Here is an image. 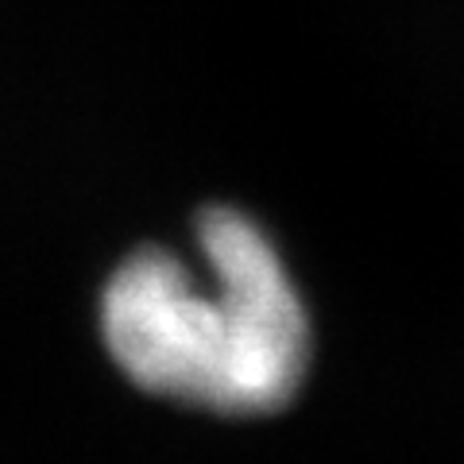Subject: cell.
<instances>
[{
  "label": "cell",
  "instance_id": "6da1fadb",
  "mask_svg": "<svg viewBox=\"0 0 464 464\" xmlns=\"http://www.w3.org/2000/svg\"><path fill=\"white\" fill-rule=\"evenodd\" d=\"M198 264L128 252L101 286L97 333L136 391L217 418H264L310 375V310L264 225L232 206L194 217Z\"/></svg>",
  "mask_w": 464,
  "mask_h": 464
}]
</instances>
